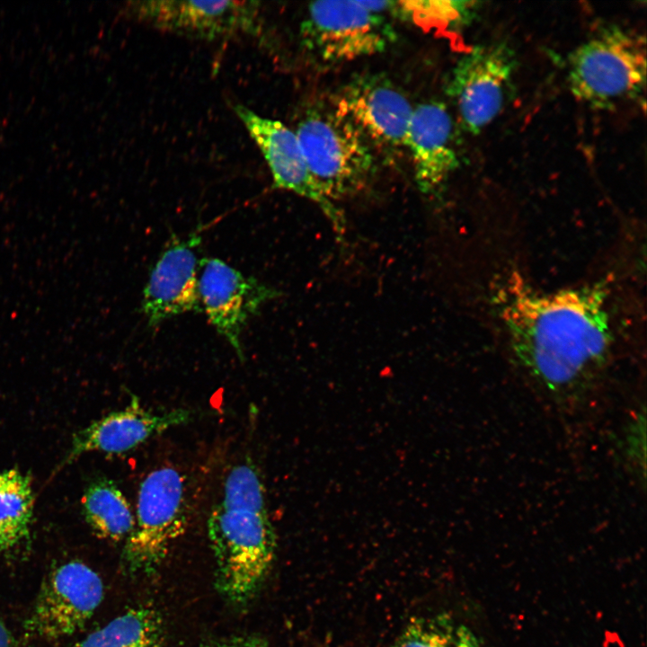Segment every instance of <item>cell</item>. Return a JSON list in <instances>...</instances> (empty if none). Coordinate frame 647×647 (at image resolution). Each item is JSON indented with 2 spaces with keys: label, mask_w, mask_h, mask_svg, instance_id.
Wrapping results in <instances>:
<instances>
[{
  "label": "cell",
  "mask_w": 647,
  "mask_h": 647,
  "mask_svg": "<svg viewBox=\"0 0 647 647\" xmlns=\"http://www.w3.org/2000/svg\"><path fill=\"white\" fill-rule=\"evenodd\" d=\"M102 598V581L93 569L79 561L65 563L43 582L26 627L43 638L71 635L91 618Z\"/></svg>",
  "instance_id": "11"
},
{
  "label": "cell",
  "mask_w": 647,
  "mask_h": 647,
  "mask_svg": "<svg viewBox=\"0 0 647 647\" xmlns=\"http://www.w3.org/2000/svg\"><path fill=\"white\" fill-rule=\"evenodd\" d=\"M480 2L452 0L375 1L380 13L391 12L422 26L459 29L471 22L480 8Z\"/></svg>",
  "instance_id": "19"
},
{
  "label": "cell",
  "mask_w": 647,
  "mask_h": 647,
  "mask_svg": "<svg viewBox=\"0 0 647 647\" xmlns=\"http://www.w3.org/2000/svg\"><path fill=\"white\" fill-rule=\"evenodd\" d=\"M233 108L263 155L273 177V186L315 202L341 241L346 229L344 216L315 182L295 132L282 122L261 117L244 105L235 104Z\"/></svg>",
  "instance_id": "12"
},
{
  "label": "cell",
  "mask_w": 647,
  "mask_h": 647,
  "mask_svg": "<svg viewBox=\"0 0 647 647\" xmlns=\"http://www.w3.org/2000/svg\"><path fill=\"white\" fill-rule=\"evenodd\" d=\"M567 72L572 93L591 107L634 99L646 84L645 39L618 26L604 27L571 53Z\"/></svg>",
  "instance_id": "4"
},
{
  "label": "cell",
  "mask_w": 647,
  "mask_h": 647,
  "mask_svg": "<svg viewBox=\"0 0 647 647\" xmlns=\"http://www.w3.org/2000/svg\"><path fill=\"white\" fill-rule=\"evenodd\" d=\"M217 590L231 604L250 602L274 560L276 537L268 510L217 504L208 519Z\"/></svg>",
  "instance_id": "2"
},
{
  "label": "cell",
  "mask_w": 647,
  "mask_h": 647,
  "mask_svg": "<svg viewBox=\"0 0 647 647\" xmlns=\"http://www.w3.org/2000/svg\"><path fill=\"white\" fill-rule=\"evenodd\" d=\"M452 122L443 103L427 102L413 108L405 147L417 186L425 194L438 191L459 164Z\"/></svg>",
  "instance_id": "15"
},
{
  "label": "cell",
  "mask_w": 647,
  "mask_h": 647,
  "mask_svg": "<svg viewBox=\"0 0 647 647\" xmlns=\"http://www.w3.org/2000/svg\"><path fill=\"white\" fill-rule=\"evenodd\" d=\"M362 134L374 153L394 158L406 150L413 108L388 79L361 75L348 82L333 101Z\"/></svg>",
  "instance_id": "8"
},
{
  "label": "cell",
  "mask_w": 647,
  "mask_h": 647,
  "mask_svg": "<svg viewBox=\"0 0 647 647\" xmlns=\"http://www.w3.org/2000/svg\"><path fill=\"white\" fill-rule=\"evenodd\" d=\"M82 514L100 538L120 542L133 530L135 517L130 504L117 484L108 478L91 482L81 499Z\"/></svg>",
  "instance_id": "16"
},
{
  "label": "cell",
  "mask_w": 647,
  "mask_h": 647,
  "mask_svg": "<svg viewBox=\"0 0 647 647\" xmlns=\"http://www.w3.org/2000/svg\"><path fill=\"white\" fill-rule=\"evenodd\" d=\"M0 647H16L15 643L6 629L4 625L0 621Z\"/></svg>",
  "instance_id": "23"
},
{
  "label": "cell",
  "mask_w": 647,
  "mask_h": 647,
  "mask_svg": "<svg viewBox=\"0 0 647 647\" xmlns=\"http://www.w3.org/2000/svg\"><path fill=\"white\" fill-rule=\"evenodd\" d=\"M34 509L31 477L16 468L0 472V553L30 533Z\"/></svg>",
  "instance_id": "18"
},
{
  "label": "cell",
  "mask_w": 647,
  "mask_h": 647,
  "mask_svg": "<svg viewBox=\"0 0 647 647\" xmlns=\"http://www.w3.org/2000/svg\"><path fill=\"white\" fill-rule=\"evenodd\" d=\"M309 172L332 201L357 194L375 173V153L333 104L309 108L295 132Z\"/></svg>",
  "instance_id": "3"
},
{
  "label": "cell",
  "mask_w": 647,
  "mask_h": 647,
  "mask_svg": "<svg viewBox=\"0 0 647 647\" xmlns=\"http://www.w3.org/2000/svg\"><path fill=\"white\" fill-rule=\"evenodd\" d=\"M382 13L362 1L311 3L301 24L303 46L325 63H341L385 50L394 32Z\"/></svg>",
  "instance_id": "6"
},
{
  "label": "cell",
  "mask_w": 647,
  "mask_h": 647,
  "mask_svg": "<svg viewBox=\"0 0 647 647\" xmlns=\"http://www.w3.org/2000/svg\"><path fill=\"white\" fill-rule=\"evenodd\" d=\"M500 311L519 365L552 398L580 396L608 358L611 329L602 286L538 293L518 276Z\"/></svg>",
  "instance_id": "1"
},
{
  "label": "cell",
  "mask_w": 647,
  "mask_h": 647,
  "mask_svg": "<svg viewBox=\"0 0 647 647\" xmlns=\"http://www.w3.org/2000/svg\"><path fill=\"white\" fill-rule=\"evenodd\" d=\"M186 523L183 477L170 466L153 470L139 486L135 525L122 550L123 567L130 574H152Z\"/></svg>",
  "instance_id": "5"
},
{
  "label": "cell",
  "mask_w": 647,
  "mask_h": 647,
  "mask_svg": "<svg viewBox=\"0 0 647 647\" xmlns=\"http://www.w3.org/2000/svg\"><path fill=\"white\" fill-rule=\"evenodd\" d=\"M394 647H487L469 627L447 614L411 619Z\"/></svg>",
  "instance_id": "20"
},
{
  "label": "cell",
  "mask_w": 647,
  "mask_h": 647,
  "mask_svg": "<svg viewBox=\"0 0 647 647\" xmlns=\"http://www.w3.org/2000/svg\"><path fill=\"white\" fill-rule=\"evenodd\" d=\"M218 504L225 508L267 510L263 485L252 463H243L231 469Z\"/></svg>",
  "instance_id": "21"
},
{
  "label": "cell",
  "mask_w": 647,
  "mask_h": 647,
  "mask_svg": "<svg viewBox=\"0 0 647 647\" xmlns=\"http://www.w3.org/2000/svg\"><path fill=\"white\" fill-rule=\"evenodd\" d=\"M164 637L161 613L142 605L129 608L70 647H163Z\"/></svg>",
  "instance_id": "17"
},
{
  "label": "cell",
  "mask_w": 647,
  "mask_h": 647,
  "mask_svg": "<svg viewBox=\"0 0 647 647\" xmlns=\"http://www.w3.org/2000/svg\"><path fill=\"white\" fill-rule=\"evenodd\" d=\"M256 1H133L124 13L160 30L214 40L259 30Z\"/></svg>",
  "instance_id": "10"
},
{
  "label": "cell",
  "mask_w": 647,
  "mask_h": 647,
  "mask_svg": "<svg viewBox=\"0 0 647 647\" xmlns=\"http://www.w3.org/2000/svg\"><path fill=\"white\" fill-rule=\"evenodd\" d=\"M223 647H270L268 643L257 636H238L226 643H223Z\"/></svg>",
  "instance_id": "22"
},
{
  "label": "cell",
  "mask_w": 647,
  "mask_h": 647,
  "mask_svg": "<svg viewBox=\"0 0 647 647\" xmlns=\"http://www.w3.org/2000/svg\"><path fill=\"white\" fill-rule=\"evenodd\" d=\"M200 229L173 239L154 264L145 285L141 311L151 327L189 312L199 311L198 249Z\"/></svg>",
  "instance_id": "13"
},
{
  "label": "cell",
  "mask_w": 647,
  "mask_h": 647,
  "mask_svg": "<svg viewBox=\"0 0 647 647\" xmlns=\"http://www.w3.org/2000/svg\"><path fill=\"white\" fill-rule=\"evenodd\" d=\"M206 647H223V643H212Z\"/></svg>",
  "instance_id": "24"
},
{
  "label": "cell",
  "mask_w": 647,
  "mask_h": 647,
  "mask_svg": "<svg viewBox=\"0 0 647 647\" xmlns=\"http://www.w3.org/2000/svg\"><path fill=\"white\" fill-rule=\"evenodd\" d=\"M191 417V412L186 409L155 413L144 409L133 396L130 404L124 409L112 412L76 431L63 465L91 451L128 452L155 435L189 422Z\"/></svg>",
  "instance_id": "14"
},
{
  "label": "cell",
  "mask_w": 647,
  "mask_h": 647,
  "mask_svg": "<svg viewBox=\"0 0 647 647\" xmlns=\"http://www.w3.org/2000/svg\"><path fill=\"white\" fill-rule=\"evenodd\" d=\"M198 279L200 308L241 360L242 332L249 320L280 293L253 276H245L218 258L199 261Z\"/></svg>",
  "instance_id": "9"
},
{
  "label": "cell",
  "mask_w": 647,
  "mask_h": 647,
  "mask_svg": "<svg viewBox=\"0 0 647 647\" xmlns=\"http://www.w3.org/2000/svg\"><path fill=\"white\" fill-rule=\"evenodd\" d=\"M517 65L514 50L503 41L475 45L456 61L446 92L466 131L480 133L501 113Z\"/></svg>",
  "instance_id": "7"
}]
</instances>
